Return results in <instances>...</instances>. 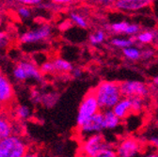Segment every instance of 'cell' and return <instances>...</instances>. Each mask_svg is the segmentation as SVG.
<instances>
[{
    "label": "cell",
    "mask_w": 158,
    "mask_h": 157,
    "mask_svg": "<svg viewBox=\"0 0 158 157\" xmlns=\"http://www.w3.org/2000/svg\"><path fill=\"white\" fill-rule=\"evenodd\" d=\"M129 22L127 21H120V22H116L110 25H107L106 30H108L110 33H113L115 35H125L126 29L129 26Z\"/></svg>",
    "instance_id": "cell-18"
},
{
    "label": "cell",
    "mask_w": 158,
    "mask_h": 157,
    "mask_svg": "<svg viewBox=\"0 0 158 157\" xmlns=\"http://www.w3.org/2000/svg\"><path fill=\"white\" fill-rule=\"evenodd\" d=\"M145 157H158V152L155 151H150L146 154Z\"/></svg>",
    "instance_id": "cell-36"
},
{
    "label": "cell",
    "mask_w": 158,
    "mask_h": 157,
    "mask_svg": "<svg viewBox=\"0 0 158 157\" xmlns=\"http://www.w3.org/2000/svg\"><path fill=\"white\" fill-rule=\"evenodd\" d=\"M25 157H40V156H39V154H38V152H37V151H32V150H29V151H28V152L26 154V156H25Z\"/></svg>",
    "instance_id": "cell-35"
},
{
    "label": "cell",
    "mask_w": 158,
    "mask_h": 157,
    "mask_svg": "<svg viewBox=\"0 0 158 157\" xmlns=\"http://www.w3.org/2000/svg\"><path fill=\"white\" fill-rule=\"evenodd\" d=\"M105 130L104 126V116L103 112L100 111L88 119L83 124L77 127V133L80 138L83 139L87 136L95 134H101V132Z\"/></svg>",
    "instance_id": "cell-7"
},
{
    "label": "cell",
    "mask_w": 158,
    "mask_h": 157,
    "mask_svg": "<svg viewBox=\"0 0 158 157\" xmlns=\"http://www.w3.org/2000/svg\"><path fill=\"white\" fill-rule=\"evenodd\" d=\"M16 1L24 6H39L43 3L44 0H16Z\"/></svg>",
    "instance_id": "cell-29"
},
{
    "label": "cell",
    "mask_w": 158,
    "mask_h": 157,
    "mask_svg": "<svg viewBox=\"0 0 158 157\" xmlns=\"http://www.w3.org/2000/svg\"><path fill=\"white\" fill-rule=\"evenodd\" d=\"M90 1L95 5H98L103 8H110V7H114L115 2L117 0H90Z\"/></svg>",
    "instance_id": "cell-28"
},
{
    "label": "cell",
    "mask_w": 158,
    "mask_h": 157,
    "mask_svg": "<svg viewBox=\"0 0 158 157\" xmlns=\"http://www.w3.org/2000/svg\"><path fill=\"white\" fill-rule=\"evenodd\" d=\"M101 108L100 105L98 104V101L96 99V97L93 93V91L88 92L83 100L80 103L77 112V117H76V125L77 127L83 124L88 119H89L90 117L95 115L96 113L100 112Z\"/></svg>",
    "instance_id": "cell-3"
},
{
    "label": "cell",
    "mask_w": 158,
    "mask_h": 157,
    "mask_svg": "<svg viewBox=\"0 0 158 157\" xmlns=\"http://www.w3.org/2000/svg\"><path fill=\"white\" fill-rule=\"evenodd\" d=\"M15 116L20 121H27L31 117V110L27 105H18L15 109Z\"/></svg>",
    "instance_id": "cell-22"
},
{
    "label": "cell",
    "mask_w": 158,
    "mask_h": 157,
    "mask_svg": "<svg viewBox=\"0 0 158 157\" xmlns=\"http://www.w3.org/2000/svg\"><path fill=\"white\" fill-rule=\"evenodd\" d=\"M136 43L135 36H132L129 38H113L110 41V43L113 47L118 49H124L130 46H133Z\"/></svg>",
    "instance_id": "cell-15"
},
{
    "label": "cell",
    "mask_w": 158,
    "mask_h": 157,
    "mask_svg": "<svg viewBox=\"0 0 158 157\" xmlns=\"http://www.w3.org/2000/svg\"><path fill=\"white\" fill-rule=\"evenodd\" d=\"M4 108H3V106L1 105H0V111H1V110H3Z\"/></svg>",
    "instance_id": "cell-38"
},
{
    "label": "cell",
    "mask_w": 158,
    "mask_h": 157,
    "mask_svg": "<svg viewBox=\"0 0 158 157\" xmlns=\"http://www.w3.org/2000/svg\"><path fill=\"white\" fill-rule=\"evenodd\" d=\"M140 31H141V27L139 25H138V24H131L130 23L127 29H126L125 35H127L129 37L136 36Z\"/></svg>",
    "instance_id": "cell-27"
},
{
    "label": "cell",
    "mask_w": 158,
    "mask_h": 157,
    "mask_svg": "<svg viewBox=\"0 0 158 157\" xmlns=\"http://www.w3.org/2000/svg\"><path fill=\"white\" fill-rule=\"evenodd\" d=\"M77 1V0H53V2L55 4H58V5H65V4H71Z\"/></svg>",
    "instance_id": "cell-34"
},
{
    "label": "cell",
    "mask_w": 158,
    "mask_h": 157,
    "mask_svg": "<svg viewBox=\"0 0 158 157\" xmlns=\"http://www.w3.org/2000/svg\"><path fill=\"white\" fill-rule=\"evenodd\" d=\"M131 99V103H132V111L135 113H138L142 111V109L144 108V98L142 97H134V98H130Z\"/></svg>",
    "instance_id": "cell-23"
},
{
    "label": "cell",
    "mask_w": 158,
    "mask_h": 157,
    "mask_svg": "<svg viewBox=\"0 0 158 157\" xmlns=\"http://www.w3.org/2000/svg\"><path fill=\"white\" fill-rule=\"evenodd\" d=\"M46 157H51V156H46Z\"/></svg>",
    "instance_id": "cell-40"
},
{
    "label": "cell",
    "mask_w": 158,
    "mask_h": 157,
    "mask_svg": "<svg viewBox=\"0 0 158 157\" xmlns=\"http://www.w3.org/2000/svg\"><path fill=\"white\" fill-rule=\"evenodd\" d=\"M28 151V143L21 134H12L0 139V154L4 157H25Z\"/></svg>",
    "instance_id": "cell-2"
},
{
    "label": "cell",
    "mask_w": 158,
    "mask_h": 157,
    "mask_svg": "<svg viewBox=\"0 0 158 157\" xmlns=\"http://www.w3.org/2000/svg\"><path fill=\"white\" fill-rule=\"evenodd\" d=\"M0 157H4V156H3L2 154H0Z\"/></svg>",
    "instance_id": "cell-39"
},
{
    "label": "cell",
    "mask_w": 158,
    "mask_h": 157,
    "mask_svg": "<svg viewBox=\"0 0 158 157\" xmlns=\"http://www.w3.org/2000/svg\"><path fill=\"white\" fill-rule=\"evenodd\" d=\"M116 151L120 157H135L141 151L142 145L134 137H125L116 146Z\"/></svg>",
    "instance_id": "cell-9"
},
{
    "label": "cell",
    "mask_w": 158,
    "mask_h": 157,
    "mask_svg": "<svg viewBox=\"0 0 158 157\" xmlns=\"http://www.w3.org/2000/svg\"><path fill=\"white\" fill-rule=\"evenodd\" d=\"M13 76L17 81H26L27 79L41 81L43 73L32 61L21 60L13 69Z\"/></svg>",
    "instance_id": "cell-4"
},
{
    "label": "cell",
    "mask_w": 158,
    "mask_h": 157,
    "mask_svg": "<svg viewBox=\"0 0 158 157\" xmlns=\"http://www.w3.org/2000/svg\"><path fill=\"white\" fill-rule=\"evenodd\" d=\"M121 91L123 97L134 98V97H142L148 96L150 90L147 84L139 80H126L120 84Z\"/></svg>",
    "instance_id": "cell-8"
},
{
    "label": "cell",
    "mask_w": 158,
    "mask_h": 157,
    "mask_svg": "<svg viewBox=\"0 0 158 157\" xmlns=\"http://www.w3.org/2000/svg\"><path fill=\"white\" fill-rule=\"evenodd\" d=\"M103 116H104V126L105 130H115L121 124V119L116 116V114L112 111V109L109 110H104Z\"/></svg>",
    "instance_id": "cell-14"
},
{
    "label": "cell",
    "mask_w": 158,
    "mask_h": 157,
    "mask_svg": "<svg viewBox=\"0 0 158 157\" xmlns=\"http://www.w3.org/2000/svg\"><path fill=\"white\" fill-rule=\"evenodd\" d=\"M101 111L112 109L123 98L121 86L115 81H103L92 90Z\"/></svg>",
    "instance_id": "cell-1"
},
{
    "label": "cell",
    "mask_w": 158,
    "mask_h": 157,
    "mask_svg": "<svg viewBox=\"0 0 158 157\" xmlns=\"http://www.w3.org/2000/svg\"><path fill=\"white\" fill-rule=\"evenodd\" d=\"M123 56L127 60L130 61H137L141 60V49L137 46H130L122 50Z\"/></svg>",
    "instance_id": "cell-17"
},
{
    "label": "cell",
    "mask_w": 158,
    "mask_h": 157,
    "mask_svg": "<svg viewBox=\"0 0 158 157\" xmlns=\"http://www.w3.org/2000/svg\"><path fill=\"white\" fill-rule=\"evenodd\" d=\"M7 110L8 109H3L0 111V139L16 134L15 124Z\"/></svg>",
    "instance_id": "cell-12"
},
{
    "label": "cell",
    "mask_w": 158,
    "mask_h": 157,
    "mask_svg": "<svg viewBox=\"0 0 158 157\" xmlns=\"http://www.w3.org/2000/svg\"><path fill=\"white\" fill-rule=\"evenodd\" d=\"M9 43V37L5 32L0 31V48H4Z\"/></svg>",
    "instance_id": "cell-31"
},
{
    "label": "cell",
    "mask_w": 158,
    "mask_h": 157,
    "mask_svg": "<svg viewBox=\"0 0 158 157\" xmlns=\"http://www.w3.org/2000/svg\"><path fill=\"white\" fill-rule=\"evenodd\" d=\"M152 85H153L156 89H158V75H155V76L152 78Z\"/></svg>",
    "instance_id": "cell-37"
},
{
    "label": "cell",
    "mask_w": 158,
    "mask_h": 157,
    "mask_svg": "<svg viewBox=\"0 0 158 157\" xmlns=\"http://www.w3.org/2000/svg\"><path fill=\"white\" fill-rule=\"evenodd\" d=\"M53 63L55 66L56 72L68 73V72H71L74 67L70 61L64 60V58H61V57L55 58V60H53Z\"/></svg>",
    "instance_id": "cell-16"
},
{
    "label": "cell",
    "mask_w": 158,
    "mask_h": 157,
    "mask_svg": "<svg viewBox=\"0 0 158 157\" xmlns=\"http://www.w3.org/2000/svg\"><path fill=\"white\" fill-rule=\"evenodd\" d=\"M70 20L75 26L82 29H87L89 27V22L87 18L80 12L78 11H72L70 12Z\"/></svg>",
    "instance_id": "cell-19"
},
{
    "label": "cell",
    "mask_w": 158,
    "mask_h": 157,
    "mask_svg": "<svg viewBox=\"0 0 158 157\" xmlns=\"http://www.w3.org/2000/svg\"><path fill=\"white\" fill-rule=\"evenodd\" d=\"M154 56V51L151 48H146L141 50V60H149Z\"/></svg>",
    "instance_id": "cell-30"
},
{
    "label": "cell",
    "mask_w": 158,
    "mask_h": 157,
    "mask_svg": "<svg viewBox=\"0 0 158 157\" xmlns=\"http://www.w3.org/2000/svg\"><path fill=\"white\" fill-rule=\"evenodd\" d=\"M14 101V89L9 78L0 72V105L4 109L12 105Z\"/></svg>",
    "instance_id": "cell-10"
},
{
    "label": "cell",
    "mask_w": 158,
    "mask_h": 157,
    "mask_svg": "<svg viewBox=\"0 0 158 157\" xmlns=\"http://www.w3.org/2000/svg\"><path fill=\"white\" fill-rule=\"evenodd\" d=\"M149 143L158 152V134H152V135H151L150 138H149Z\"/></svg>",
    "instance_id": "cell-32"
},
{
    "label": "cell",
    "mask_w": 158,
    "mask_h": 157,
    "mask_svg": "<svg viewBox=\"0 0 158 157\" xmlns=\"http://www.w3.org/2000/svg\"><path fill=\"white\" fill-rule=\"evenodd\" d=\"M71 73L74 78H80L82 76V74H83V71H82L81 68H79V67H73Z\"/></svg>",
    "instance_id": "cell-33"
},
{
    "label": "cell",
    "mask_w": 158,
    "mask_h": 157,
    "mask_svg": "<svg viewBox=\"0 0 158 157\" xmlns=\"http://www.w3.org/2000/svg\"><path fill=\"white\" fill-rule=\"evenodd\" d=\"M97 157H120L118 155L116 149L113 148L109 143L100 151V153L98 154Z\"/></svg>",
    "instance_id": "cell-24"
},
{
    "label": "cell",
    "mask_w": 158,
    "mask_h": 157,
    "mask_svg": "<svg viewBox=\"0 0 158 157\" xmlns=\"http://www.w3.org/2000/svg\"><path fill=\"white\" fill-rule=\"evenodd\" d=\"M112 111L116 114L118 118H120L121 120L125 119V118H127L133 112L131 99L127 97H123L112 108Z\"/></svg>",
    "instance_id": "cell-13"
},
{
    "label": "cell",
    "mask_w": 158,
    "mask_h": 157,
    "mask_svg": "<svg viewBox=\"0 0 158 157\" xmlns=\"http://www.w3.org/2000/svg\"><path fill=\"white\" fill-rule=\"evenodd\" d=\"M152 0H117L114 8L123 12H135L149 8Z\"/></svg>",
    "instance_id": "cell-11"
},
{
    "label": "cell",
    "mask_w": 158,
    "mask_h": 157,
    "mask_svg": "<svg viewBox=\"0 0 158 157\" xmlns=\"http://www.w3.org/2000/svg\"><path fill=\"white\" fill-rule=\"evenodd\" d=\"M107 145L101 134H95L82 139L80 151L82 157H97L100 151Z\"/></svg>",
    "instance_id": "cell-5"
},
{
    "label": "cell",
    "mask_w": 158,
    "mask_h": 157,
    "mask_svg": "<svg viewBox=\"0 0 158 157\" xmlns=\"http://www.w3.org/2000/svg\"><path fill=\"white\" fill-rule=\"evenodd\" d=\"M17 15L21 19H23V20H27V19H29L31 17L32 11L27 6L22 5L17 9Z\"/></svg>",
    "instance_id": "cell-25"
},
{
    "label": "cell",
    "mask_w": 158,
    "mask_h": 157,
    "mask_svg": "<svg viewBox=\"0 0 158 157\" xmlns=\"http://www.w3.org/2000/svg\"><path fill=\"white\" fill-rule=\"evenodd\" d=\"M106 31L103 29H98L89 36V42L91 45L94 46L100 45L104 43V42L106 41Z\"/></svg>",
    "instance_id": "cell-21"
},
{
    "label": "cell",
    "mask_w": 158,
    "mask_h": 157,
    "mask_svg": "<svg viewBox=\"0 0 158 157\" xmlns=\"http://www.w3.org/2000/svg\"><path fill=\"white\" fill-rule=\"evenodd\" d=\"M135 39L139 44H150L154 42L155 33L151 30H143L135 36Z\"/></svg>",
    "instance_id": "cell-20"
},
{
    "label": "cell",
    "mask_w": 158,
    "mask_h": 157,
    "mask_svg": "<svg viewBox=\"0 0 158 157\" xmlns=\"http://www.w3.org/2000/svg\"><path fill=\"white\" fill-rule=\"evenodd\" d=\"M40 70H41L43 74H51L56 72L53 61H44V63H42Z\"/></svg>",
    "instance_id": "cell-26"
},
{
    "label": "cell",
    "mask_w": 158,
    "mask_h": 157,
    "mask_svg": "<svg viewBox=\"0 0 158 157\" xmlns=\"http://www.w3.org/2000/svg\"><path fill=\"white\" fill-rule=\"evenodd\" d=\"M52 32V27L48 24H44L32 30H28L21 34L19 37V41L22 44H34L46 42L51 38Z\"/></svg>",
    "instance_id": "cell-6"
}]
</instances>
